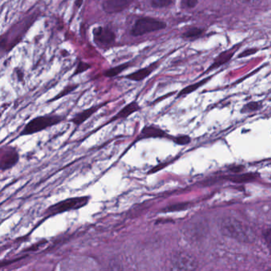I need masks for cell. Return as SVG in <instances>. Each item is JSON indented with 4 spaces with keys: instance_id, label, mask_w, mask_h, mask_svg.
Segmentation results:
<instances>
[{
    "instance_id": "1",
    "label": "cell",
    "mask_w": 271,
    "mask_h": 271,
    "mask_svg": "<svg viewBox=\"0 0 271 271\" xmlns=\"http://www.w3.org/2000/svg\"><path fill=\"white\" fill-rule=\"evenodd\" d=\"M220 231L223 236L232 238L243 243H252L255 240V234L250 227L236 218L229 217L222 219Z\"/></svg>"
},
{
    "instance_id": "2",
    "label": "cell",
    "mask_w": 271,
    "mask_h": 271,
    "mask_svg": "<svg viewBox=\"0 0 271 271\" xmlns=\"http://www.w3.org/2000/svg\"><path fill=\"white\" fill-rule=\"evenodd\" d=\"M64 120V117L59 115L48 114L37 116L26 124L24 128L20 132L19 136L37 134L42 130L59 124Z\"/></svg>"
},
{
    "instance_id": "3",
    "label": "cell",
    "mask_w": 271,
    "mask_h": 271,
    "mask_svg": "<svg viewBox=\"0 0 271 271\" xmlns=\"http://www.w3.org/2000/svg\"><path fill=\"white\" fill-rule=\"evenodd\" d=\"M91 196H74L65 200H61L54 205H50V207L44 212L46 218L61 214L63 212H70V211L79 210L85 207L89 203Z\"/></svg>"
},
{
    "instance_id": "4",
    "label": "cell",
    "mask_w": 271,
    "mask_h": 271,
    "mask_svg": "<svg viewBox=\"0 0 271 271\" xmlns=\"http://www.w3.org/2000/svg\"><path fill=\"white\" fill-rule=\"evenodd\" d=\"M166 27L167 24L164 21L152 17H142L136 20L130 33L133 37H140L150 33L163 31Z\"/></svg>"
},
{
    "instance_id": "5",
    "label": "cell",
    "mask_w": 271,
    "mask_h": 271,
    "mask_svg": "<svg viewBox=\"0 0 271 271\" xmlns=\"http://www.w3.org/2000/svg\"><path fill=\"white\" fill-rule=\"evenodd\" d=\"M93 41L100 48H107L116 42V34L108 27H95L93 31Z\"/></svg>"
},
{
    "instance_id": "6",
    "label": "cell",
    "mask_w": 271,
    "mask_h": 271,
    "mask_svg": "<svg viewBox=\"0 0 271 271\" xmlns=\"http://www.w3.org/2000/svg\"><path fill=\"white\" fill-rule=\"evenodd\" d=\"M198 268V262L193 256L185 252L174 255L172 260V269L177 270H194Z\"/></svg>"
},
{
    "instance_id": "7",
    "label": "cell",
    "mask_w": 271,
    "mask_h": 271,
    "mask_svg": "<svg viewBox=\"0 0 271 271\" xmlns=\"http://www.w3.org/2000/svg\"><path fill=\"white\" fill-rule=\"evenodd\" d=\"M19 154L18 150L12 146H5L1 149L0 153V170L4 172L11 170L18 164Z\"/></svg>"
},
{
    "instance_id": "8",
    "label": "cell",
    "mask_w": 271,
    "mask_h": 271,
    "mask_svg": "<svg viewBox=\"0 0 271 271\" xmlns=\"http://www.w3.org/2000/svg\"><path fill=\"white\" fill-rule=\"evenodd\" d=\"M241 47V44H237V45L234 46L232 48L229 49V50H224L223 52L220 53L217 57L215 58L214 61L212 62L210 66L205 70V73L202 74L201 76L208 74L210 72L214 71V70H217V69L220 68V67L224 65L227 63H229L231 60L232 59V57L234 55L236 54L238 50Z\"/></svg>"
},
{
    "instance_id": "9",
    "label": "cell",
    "mask_w": 271,
    "mask_h": 271,
    "mask_svg": "<svg viewBox=\"0 0 271 271\" xmlns=\"http://www.w3.org/2000/svg\"><path fill=\"white\" fill-rule=\"evenodd\" d=\"M134 1V0H104L102 8L106 14H119L129 8Z\"/></svg>"
},
{
    "instance_id": "10",
    "label": "cell",
    "mask_w": 271,
    "mask_h": 271,
    "mask_svg": "<svg viewBox=\"0 0 271 271\" xmlns=\"http://www.w3.org/2000/svg\"><path fill=\"white\" fill-rule=\"evenodd\" d=\"M107 104H108V102L106 101L104 102V103L97 104V105L93 106V107H89V108L83 110V111L77 113L75 116H73V118L70 120V122L73 123L76 127H80L82 123L87 121L90 117H92L95 113L97 112V111H99L101 107H104V106L107 105Z\"/></svg>"
},
{
    "instance_id": "11",
    "label": "cell",
    "mask_w": 271,
    "mask_h": 271,
    "mask_svg": "<svg viewBox=\"0 0 271 271\" xmlns=\"http://www.w3.org/2000/svg\"><path fill=\"white\" fill-rule=\"evenodd\" d=\"M169 137L164 130L156 125L145 126L137 136L136 142L143 139H157V138Z\"/></svg>"
},
{
    "instance_id": "12",
    "label": "cell",
    "mask_w": 271,
    "mask_h": 271,
    "mask_svg": "<svg viewBox=\"0 0 271 271\" xmlns=\"http://www.w3.org/2000/svg\"><path fill=\"white\" fill-rule=\"evenodd\" d=\"M157 67H159L157 62L152 63L149 66L140 69L134 73H130L128 75L124 76L123 78L127 79V80H131V81H136V82H140V81H143L145 79L150 77Z\"/></svg>"
},
{
    "instance_id": "13",
    "label": "cell",
    "mask_w": 271,
    "mask_h": 271,
    "mask_svg": "<svg viewBox=\"0 0 271 271\" xmlns=\"http://www.w3.org/2000/svg\"><path fill=\"white\" fill-rule=\"evenodd\" d=\"M140 110H141V107L138 104L137 101L130 102L128 104L124 106L116 116H113L111 120H109L107 123H112V122L117 121V120H126V119L128 118L129 116L140 111Z\"/></svg>"
},
{
    "instance_id": "14",
    "label": "cell",
    "mask_w": 271,
    "mask_h": 271,
    "mask_svg": "<svg viewBox=\"0 0 271 271\" xmlns=\"http://www.w3.org/2000/svg\"><path fill=\"white\" fill-rule=\"evenodd\" d=\"M131 65L132 64L130 62L123 63V64H119L117 66L112 67V68L106 70L104 72V75L106 77H109V78L117 77V76L120 75V73L130 68Z\"/></svg>"
},
{
    "instance_id": "15",
    "label": "cell",
    "mask_w": 271,
    "mask_h": 271,
    "mask_svg": "<svg viewBox=\"0 0 271 271\" xmlns=\"http://www.w3.org/2000/svg\"><path fill=\"white\" fill-rule=\"evenodd\" d=\"M212 76H211V77H206V78L202 79V80H200L199 82L195 83V84H190V85L187 86V87L183 88V89L178 93L177 97H184V96H186V95L193 93V92L198 89L199 87H201L204 84H206L208 81H209V80L212 79Z\"/></svg>"
},
{
    "instance_id": "16",
    "label": "cell",
    "mask_w": 271,
    "mask_h": 271,
    "mask_svg": "<svg viewBox=\"0 0 271 271\" xmlns=\"http://www.w3.org/2000/svg\"><path fill=\"white\" fill-rule=\"evenodd\" d=\"M205 33V30L198 27H193L186 31V32L183 33L182 35V38L185 40H189V41H194V40L198 39L203 35Z\"/></svg>"
},
{
    "instance_id": "17",
    "label": "cell",
    "mask_w": 271,
    "mask_h": 271,
    "mask_svg": "<svg viewBox=\"0 0 271 271\" xmlns=\"http://www.w3.org/2000/svg\"><path fill=\"white\" fill-rule=\"evenodd\" d=\"M79 84H69L66 87H64L61 92H60L57 96L54 97V98L51 99V100H49L48 103H51V102L56 101V100H60V99L63 98V97H66L68 95H70V93H73V92L75 91L78 87Z\"/></svg>"
},
{
    "instance_id": "18",
    "label": "cell",
    "mask_w": 271,
    "mask_h": 271,
    "mask_svg": "<svg viewBox=\"0 0 271 271\" xmlns=\"http://www.w3.org/2000/svg\"><path fill=\"white\" fill-rule=\"evenodd\" d=\"M190 204L187 202H182V203L173 204V205L166 206L164 209H162L163 212H180V211L186 210L189 209Z\"/></svg>"
},
{
    "instance_id": "19",
    "label": "cell",
    "mask_w": 271,
    "mask_h": 271,
    "mask_svg": "<svg viewBox=\"0 0 271 271\" xmlns=\"http://www.w3.org/2000/svg\"><path fill=\"white\" fill-rule=\"evenodd\" d=\"M257 177V174L255 173H246V174L239 175L236 177H232L229 180L235 183H244V182H252Z\"/></svg>"
},
{
    "instance_id": "20",
    "label": "cell",
    "mask_w": 271,
    "mask_h": 271,
    "mask_svg": "<svg viewBox=\"0 0 271 271\" xmlns=\"http://www.w3.org/2000/svg\"><path fill=\"white\" fill-rule=\"evenodd\" d=\"M150 4L153 8L162 9L173 5L174 0H150Z\"/></svg>"
},
{
    "instance_id": "21",
    "label": "cell",
    "mask_w": 271,
    "mask_h": 271,
    "mask_svg": "<svg viewBox=\"0 0 271 271\" xmlns=\"http://www.w3.org/2000/svg\"><path fill=\"white\" fill-rule=\"evenodd\" d=\"M92 65L88 63L84 62L83 61H80L77 64V68H76L75 72L73 73V76L79 75L81 73H84L87 71V70H89L91 68Z\"/></svg>"
},
{
    "instance_id": "22",
    "label": "cell",
    "mask_w": 271,
    "mask_h": 271,
    "mask_svg": "<svg viewBox=\"0 0 271 271\" xmlns=\"http://www.w3.org/2000/svg\"><path fill=\"white\" fill-rule=\"evenodd\" d=\"M262 107V104L259 102H250L243 107V111H255L259 110Z\"/></svg>"
},
{
    "instance_id": "23",
    "label": "cell",
    "mask_w": 271,
    "mask_h": 271,
    "mask_svg": "<svg viewBox=\"0 0 271 271\" xmlns=\"http://www.w3.org/2000/svg\"><path fill=\"white\" fill-rule=\"evenodd\" d=\"M182 7L186 9H193L198 4L199 0H180Z\"/></svg>"
},
{
    "instance_id": "24",
    "label": "cell",
    "mask_w": 271,
    "mask_h": 271,
    "mask_svg": "<svg viewBox=\"0 0 271 271\" xmlns=\"http://www.w3.org/2000/svg\"><path fill=\"white\" fill-rule=\"evenodd\" d=\"M173 140L174 143L178 145H186L190 143V138L187 136H180L177 137L173 138Z\"/></svg>"
},
{
    "instance_id": "25",
    "label": "cell",
    "mask_w": 271,
    "mask_h": 271,
    "mask_svg": "<svg viewBox=\"0 0 271 271\" xmlns=\"http://www.w3.org/2000/svg\"><path fill=\"white\" fill-rule=\"evenodd\" d=\"M259 51V49L257 48H249L243 50V52L241 53L238 56V58H244V57H249V56L254 55Z\"/></svg>"
},
{
    "instance_id": "26",
    "label": "cell",
    "mask_w": 271,
    "mask_h": 271,
    "mask_svg": "<svg viewBox=\"0 0 271 271\" xmlns=\"http://www.w3.org/2000/svg\"><path fill=\"white\" fill-rule=\"evenodd\" d=\"M265 241L267 244L268 248L271 251V229H266L263 232Z\"/></svg>"
},
{
    "instance_id": "27",
    "label": "cell",
    "mask_w": 271,
    "mask_h": 271,
    "mask_svg": "<svg viewBox=\"0 0 271 271\" xmlns=\"http://www.w3.org/2000/svg\"><path fill=\"white\" fill-rule=\"evenodd\" d=\"M243 167L242 166H234L230 168L231 171L234 172V173H238L243 170Z\"/></svg>"
},
{
    "instance_id": "28",
    "label": "cell",
    "mask_w": 271,
    "mask_h": 271,
    "mask_svg": "<svg viewBox=\"0 0 271 271\" xmlns=\"http://www.w3.org/2000/svg\"><path fill=\"white\" fill-rule=\"evenodd\" d=\"M83 0H76V4L77 7H80V6L82 5Z\"/></svg>"
},
{
    "instance_id": "29",
    "label": "cell",
    "mask_w": 271,
    "mask_h": 271,
    "mask_svg": "<svg viewBox=\"0 0 271 271\" xmlns=\"http://www.w3.org/2000/svg\"><path fill=\"white\" fill-rule=\"evenodd\" d=\"M244 2H254V1H257V0H243Z\"/></svg>"
}]
</instances>
